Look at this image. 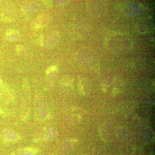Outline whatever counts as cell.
Instances as JSON below:
<instances>
[{
    "label": "cell",
    "instance_id": "6da1fadb",
    "mask_svg": "<svg viewBox=\"0 0 155 155\" xmlns=\"http://www.w3.org/2000/svg\"><path fill=\"white\" fill-rule=\"evenodd\" d=\"M4 135L7 139L10 140H15L17 137L16 133L11 130H5L4 131Z\"/></svg>",
    "mask_w": 155,
    "mask_h": 155
},
{
    "label": "cell",
    "instance_id": "7a4b0ae2",
    "mask_svg": "<svg viewBox=\"0 0 155 155\" xmlns=\"http://www.w3.org/2000/svg\"><path fill=\"white\" fill-rule=\"evenodd\" d=\"M54 135V131L53 130H49L47 131L45 135V138L46 140H49L51 139Z\"/></svg>",
    "mask_w": 155,
    "mask_h": 155
},
{
    "label": "cell",
    "instance_id": "3957f363",
    "mask_svg": "<svg viewBox=\"0 0 155 155\" xmlns=\"http://www.w3.org/2000/svg\"><path fill=\"white\" fill-rule=\"evenodd\" d=\"M19 155H32V153L28 150H24L19 152Z\"/></svg>",
    "mask_w": 155,
    "mask_h": 155
},
{
    "label": "cell",
    "instance_id": "277c9868",
    "mask_svg": "<svg viewBox=\"0 0 155 155\" xmlns=\"http://www.w3.org/2000/svg\"><path fill=\"white\" fill-rule=\"evenodd\" d=\"M2 81H1V80H0V89L2 88Z\"/></svg>",
    "mask_w": 155,
    "mask_h": 155
}]
</instances>
